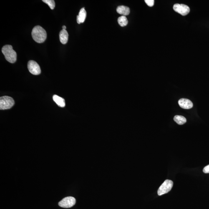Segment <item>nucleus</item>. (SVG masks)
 <instances>
[{
  "mask_svg": "<svg viewBox=\"0 0 209 209\" xmlns=\"http://www.w3.org/2000/svg\"><path fill=\"white\" fill-rule=\"evenodd\" d=\"M31 35L33 39L38 43L44 42L47 36L45 29L40 26H35L32 29Z\"/></svg>",
  "mask_w": 209,
  "mask_h": 209,
  "instance_id": "nucleus-1",
  "label": "nucleus"
},
{
  "mask_svg": "<svg viewBox=\"0 0 209 209\" xmlns=\"http://www.w3.org/2000/svg\"><path fill=\"white\" fill-rule=\"evenodd\" d=\"M7 61L11 63H14L17 60V54L13 49L12 46L9 45L5 46L2 49Z\"/></svg>",
  "mask_w": 209,
  "mask_h": 209,
  "instance_id": "nucleus-2",
  "label": "nucleus"
},
{
  "mask_svg": "<svg viewBox=\"0 0 209 209\" xmlns=\"http://www.w3.org/2000/svg\"><path fill=\"white\" fill-rule=\"evenodd\" d=\"M14 104V99L9 96H3L0 98V109L1 110L11 109Z\"/></svg>",
  "mask_w": 209,
  "mask_h": 209,
  "instance_id": "nucleus-3",
  "label": "nucleus"
},
{
  "mask_svg": "<svg viewBox=\"0 0 209 209\" xmlns=\"http://www.w3.org/2000/svg\"><path fill=\"white\" fill-rule=\"evenodd\" d=\"M173 182L171 180H166L164 181L158 190L159 196H162L168 193L173 187Z\"/></svg>",
  "mask_w": 209,
  "mask_h": 209,
  "instance_id": "nucleus-4",
  "label": "nucleus"
},
{
  "mask_svg": "<svg viewBox=\"0 0 209 209\" xmlns=\"http://www.w3.org/2000/svg\"><path fill=\"white\" fill-rule=\"evenodd\" d=\"M76 200L74 197L69 196L65 197L59 203L60 206L64 208H69L75 205Z\"/></svg>",
  "mask_w": 209,
  "mask_h": 209,
  "instance_id": "nucleus-5",
  "label": "nucleus"
},
{
  "mask_svg": "<svg viewBox=\"0 0 209 209\" xmlns=\"http://www.w3.org/2000/svg\"><path fill=\"white\" fill-rule=\"evenodd\" d=\"M28 68L31 73L38 75L41 73L40 67L37 62L34 61H29L28 63Z\"/></svg>",
  "mask_w": 209,
  "mask_h": 209,
  "instance_id": "nucleus-6",
  "label": "nucleus"
},
{
  "mask_svg": "<svg viewBox=\"0 0 209 209\" xmlns=\"http://www.w3.org/2000/svg\"><path fill=\"white\" fill-rule=\"evenodd\" d=\"M173 9L174 11L182 16H185L190 12V8L186 5L176 4L174 5Z\"/></svg>",
  "mask_w": 209,
  "mask_h": 209,
  "instance_id": "nucleus-7",
  "label": "nucleus"
},
{
  "mask_svg": "<svg viewBox=\"0 0 209 209\" xmlns=\"http://www.w3.org/2000/svg\"><path fill=\"white\" fill-rule=\"evenodd\" d=\"M178 103L180 107L184 109H190L193 107V104L191 101L189 99H180V100H179Z\"/></svg>",
  "mask_w": 209,
  "mask_h": 209,
  "instance_id": "nucleus-8",
  "label": "nucleus"
},
{
  "mask_svg": "<svg viewBox=\"0 0 209 209\" xmlns=\"http://www.w3.org/2000/svg\"><path fill=\"white\" fill-rule=\"evenodd\" d=\"M69 35L67 31L65 29H62L59 33V39L61 43L66 44L68 40Z\"/></svg>",
  "mask_w": 209,
  "mask_h": 209,
  "instance_id": "nucleus-9",
  "label": "nucleus"
},
{
  "mask_svg": "<svg viewBox=\"0 0 209 209\" xmlns=\"http://www.w3.org/2000/svg\"><path fill=\"white\" fill-rule=\"evenodd\" d=\"M87 12L84 8H82L79 13L78 15L77 16V21L78 24L83 23L85 21Z\"/></svg>",
  "mask_w": 209,
  "mask_h": 209,
  "instance_id": "nucleus-10",
  "label": "nucleus"
},
{
  "mask_svg": "<svg viewBox=\"0 0 209 209\" xmlns=\"http://www.w3.org/2000/svg\"><path fill=\"white\" fill-rule=\"evenodd\" d=\"M116 10L118 13L124 16L128 15L130 13L129 8L126 6H119L118 7Z\"/></svg>",
  "mask_w": 209,
  "mask_h": 209,
  "instance_id": "nucleus-11",
  "label": "nucleus"
},
{
  "mask_svg": "<svg viewBox=\"0 0 209 209\" xmlns=\"http://www.w3.org/2000/svg\"><path fill=\"white\" fill-rule=\"evenodd\" d=\"M53 100L60 107H64L66 105L64 99L57 95H54L53 97Z\"/></svg>",
  "mask_w": 209,
  "mask_h": 209,
  "instance_id": "nucleus-12",
  "label": "nucleus"
},
{
  "mask_svg": "<svg viewBox=\"0 0 209 209\" xmlns=\"http://www.w3.org/2000/svg\"><path fill=\"white\" fill-rule=\"evenodd\" d=\"M174 121L179 125H183L186 122V119L184 116L181 115H175L174 117Z\"/></svg>",
  "mask_w": 209,
  "mask_h": 209,
  "instance_id": "nucleus-13",
  "label": "nucleus"
},
{
  "mask_svg": "<svg viewBox=\"0 0 209 209\" xmlns=\"http://www.w3.org/2000/svg\"><path fill=\"white\" fill-rule=\"evenodd\" d=\"M118 22L121 26L124 27L127 25L128 23V20L126 16H122L118 19Z\"/></svg>",
  "mask_w": 209,
  "mask_h": 209,
  "instance_id": "nucleus-14",
  "label": "nucleus"
},
{
  "mask_svg": "<svg viewBox=\"0 0 209 209\" xmlns=\"http://www.w3.org/2000/svg\"><path fill=\"white\" fill-rule=\"evenodd\" d=\"M42 1L47 4L51 9H54L55 7V3L53 0H43Z\"/></svg>",
  "mask_w": 209,
  "mask_h": 209,
  "instance_id": "nucleus-15",
  "label": "nucleus"
},
{
  "mask_svg": "<svg viewBox=\"0 0 209 209\" xmlns=\"http://www.w3.org/2000/svg\"><path fill=\"white\" fill-rule=\"evenodd\" d=\"M145 2L147 6L150 7L153 6L154 4V0H145Z\"/></svg>",
  "mask_w": 209,
  "mask_h": 209,
  "instance_id": "nucleus-16",
  "label": "nucleus"
},
{
  "mask_svg": "<svg viewBox=\"0 0 209 209\" xmlns=\"http://www.w3.org/2000/svg\"><path fill=\"white\" fill-rule=\"evenodd\" d=\"M203 172L205 174L209 173V165L206 166L203 169Z\"/></svg>",
  "mask_w": 209,
  "mask_h": 209,
  "instance_id": "nucleus-17",
  "label": "nucleus"
},
{
  "mask_svg": "<svg viewBox=\"0 0 209 209\" xmlns=\"http://www.w3.org/2000/svg\"><path fill=\"white\" fill-rule=\"evenodd\" d=\"M62 29H66V27L65 26H62Z\"/></svg>",
  "mask_w": 209,
  "mask_h": 209,
  "instance_id": "nucleus-18",
  "label": "nucleus"
}]
</instances>
